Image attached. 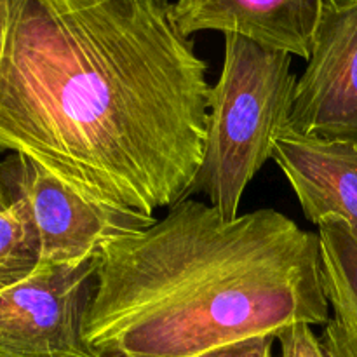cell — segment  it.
Listing matches in <instances>:
<instances>
[{
	"mask_svg": "<svg viewBox=\"0 0 357 357\" xmlns=\"http://www.w3.org/2000/svg\"><path fill=\"white\" fill-rule=\"evenodd\" d=\"M337 2H356V0H337Z\"/></svg>",
	"mask_w": 357,
	"mask_h": 357,
	"instance_id": "cell-15",
	"label": "cell"
},
{
	"mask_svg": "<svg viewBox=\"0 0 357 357\" xmlns=\"http://www.w3.org/2000/svg\"><path fill=\"white\" fill-rule=\"evenodd\" d=\"M0 183L9 199L24 204L40 244V265H79L101 248L155 222L135 209L80 195L31 159L10 153L0 164Z\"/></svg>",
	"mask_w": 357,
	"mask_h": 357,
	"instance_id": "cell-4",
	"label": "cell"
},
{
	"mask_svg": "<svg viewBox=\"0 0 357 357\" xmlns=\"http://www.w3.org/2000/svg\"><path fill=\"white\" fill-rule=\"evenodd\" d=\"M272 160L309 222L338 220L357 232V143L309 138L288 128L275 139Z\"/></svg>",
	"mask_w": 357,
	"mask_h": 357,
	"instance_id": "cell-8",
	"label": "cell"
},
{
	"mask_svg": "<svg viewBox=\"0 0 357 357\" xmlns=\"http://www.w3.org/2000/svg\"><path fill=\"white\" fill-rule=\"evenodd\" d=\"M10 9H13V0H0V61H2L3 47H6L7 31H9Z\"/></svg>",
	"mask_w": 357,
	"mask_h": 357,
	"instance_id": "cell-13",
	"label": "cell"
},
{
	"mask_svg": "<svg viewBox=\"0 0 357 357\" xmlns=\"http://www.w3.org/2000/svg\"><path fill=\"white\" fill-rule=\"evenodd\" d=\"M40 265V244L26 208L17 199L0 213V291L30 278Z\"/></svg>",
	"mask_w": 357,
	"mask_h": 357,
	"instance_id": "cell-10",
	"label": "cell"
},
{
	"mask_svg": "<svg viewBox=\"0 0 357 357\" xmlns=\"http://www.w3.org/2000/svg\"><path fill=\"white\" fill-rule=\"evenodd\" d=\"M281 357H331L321 337L305 323L293 324L278 333Z\"/></svg>",
	"mask_w": 357,
	"mask_h": 357,
	"instance_id": "cell-11",
	"label": "cell"
},
{
	"mask_svg": "<svg viewBox=\"0 0 357 357\" xmlns=\"http://www.w3.org/2000/svg\"><path fill=\"white\" fill-rule=\"evenodd\" d=\"M96 258L38 265L0 291V357H98L84 335Z\"/></svg>",
	"mask_w": 357,
	"mask_h": 357,
	"instance_id": "cell-5",
	"label": "cell"
},
{
	"mask_svg": "<svg viewBox=\"0 0 357 357\" xmlns=\"http://www.w3.org/2000/svg\"><path fill=\"white\" fill-rule=\"evenodd\" d=\"M275 342H278L275 335H257V337L211 349L195 357H274Z\"/></svg>",
	"mask_w": 357,
	"mask_h": 357,
	"instance_id": "cell-12",
	"label": "cell"
},
{
	"mask_svg": "<svg viewBox=\"0 0 357 357\" xmlns=\"http://www.w3.org/2000/svg\"><path fill=\"white\" fill-rule=\"evenodd\" d=\"M9 206H10V199H9V195H7L6 188H3V187H2V183H0V213L6 211V209L9 208Z\"/></svg>",
	"mask_w": 357,
	"mask_h": 357,
	"instance_id": "cell-14",
	"label": "cell"
},
{
	"mask_svg": "<svg viewBox=\"0 0 357 357\" xmlns=\"http://www.w3.org/2000/svg\"><path fill=\"white\" fill-rule=\"evenodd\" d=\"M296 79L291 54L225 35L222 73L209 93L202 162L188 197L206 194L223 218L239 216L246 187L289 128Z\"/></svg>",
	"mask_w": 357,
	"mask_h": 357,
	"instance_id": "cell-3",
	"label": "cell"
},
{
	"mask_svg": "<svg viewBox=\"0 0 357 357\" xmlns=\"http://www.w3.org/2000/svg\"><path fill=\"white\" fill-rule=\"evenodd\" d=\"M208 63L164 0H13L0 153L80 195L153 216L188 197L204 152Z\"/></svg>",
	"mask_w": 357,
	"mask_h": 357,
	"instance_id": "cell-1",
	"label": "cell"
},
{
	"mask_svg": "<svg viewBox=\"0 0 357 357\" xmlns=\"http://www.w3.org/2000/svg\"><path fill=\"white\" fill-rule=\"evenodd\" d=\"M330 319L321 337L331 357H357V232L331 220L317 227Z\"/></svg>",
	"mask_w": 357,
	"mask_h": 357,
	"instance_id": "cell-9",
	"label": "cell"
},
{
	"mask_svg": "<svg viewBox=\"0 0 357 357\" xmlns=\"http://www.w3.org/2000/svg\"><path fill=\"white\" fill-rule=\"evenodd\" d=\"M164 2H167V3H169V0H164Z\"/></svg>",
	"mask_w": 357,
	"mask_h": 357,
	"instance_id": "cell-16",
	"label": "cell"
},
{
	"mask_svg": "<svg viewBox=\"0 0 357 357\" xmlns=\"http://www.w3.org/2000/svg\"><path fill=\"white\" fill-rule=\"evenodd\" d=\"M328 319L319 234L278 209L229 222L185 197L101 248L84 335L98 357H195Z\"/></svg>",
	"mask_w": 357,
	"mask_h": 357,
	"instance_id": "cell-2",
	"label": "cell"
},
{
	"mask_svg": "<svg viewBox=\"0 0 357 357\" xmlns=\"http://www.w3.org/2000/svg\"><path fill=\"white\" fill-rule=\"evenodd\" d=\"M324 0H174L169 16L181 37L213 30L309 59Z\"/></svg>",
	"mask_w": 357,
	"mask_h": 357,
	"instance_id": "cell-7",
	"label": "cell"
},
{
	"mask_svg": "<svg viewBox=\"0 0 357 357\" xmlns=\"http://www.w3.org/2000/svg\"><path fill=\"white\" fill-rule=\"evenodd\" d=\"M289 129L357 143V0H324L310 58L296 79Z\"/></svg>",
	"mask_w": 357,
	"mask_h": 357,
	"instance_id": "cell-6",
	"label": "cell"
}]
</instances>
